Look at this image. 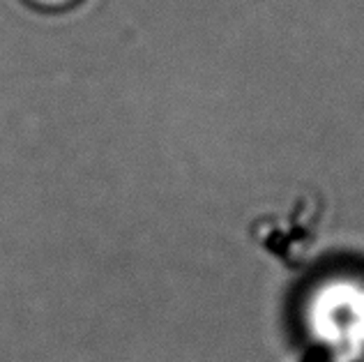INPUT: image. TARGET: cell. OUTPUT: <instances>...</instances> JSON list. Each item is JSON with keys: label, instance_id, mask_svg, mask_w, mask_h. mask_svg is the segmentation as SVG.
Returning <instances> with one entry per match:
<instances>
[{"label": "cell", "instance_id": "1", "mask_svg": "<svg viewBox=\"0 0 364 362\" xmlns=\"http://www.w3.org/2000/svg\"><path fill=\"white\" fill-rule=\"evenodd\" d=\"M298 323L304 339L328 360L364 358V270L316 275L298 302Z\"/></svg>", "mask_w": 364, "mask_h": 362}, {"label": "cell", "instance_id": "2", "mask_svg": "<svg viewBox=\"0 0 364 362\" xmlns=\"http://www.w3.org/2000/svg\"><path fill=\"white\" fill-rule=\"evenodd\" d=\"M31 7L44 9V12H63V9H70L74 5H79L81 0H26Z\"/></svg>", "mask_w": 364, "mask_h": 362}, {"label": "cell", "instance_id": "3", "mask_svg": "<svg viewBox=\"0 0 364 362\" xmlns=\"http://www.w3.org/2000/svg\"><path fill=\"white\" fill-rule=\"evenodd\" d=\"M323 362H364V358H353V360H323Z\"/></svg>", "mask_w": 364, "mask_h": 362}]
</instances>
